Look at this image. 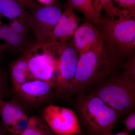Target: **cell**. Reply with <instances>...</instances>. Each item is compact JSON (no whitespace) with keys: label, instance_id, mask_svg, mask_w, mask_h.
Returning <instances> with one entry per match:
<instances>
[{"label":"cell","instance_id":"1","mask_svg":"<svg viewBox=\"0 0 135 135\" xmlns=\"http://www.w3.org/2000/svg\"><path fill=\"white\" fill-rule=\"evenodd\" d=\"M123 60L113 55L103 44L80 55L69 95L100 84L116 72Z\"/></svg>","mask_w":135,"mask_h":135},{"label":"cell","instance_id":"2","mask_svg":"<svg viewBox=\"0 0 135 135\" xmlns=\"http://www.w3.org/2000/svg\"><path fill=\"white\" fill-rule=\"evenodd\" d=\"M74 101L81 129L85 135H105L112 133L119 115L98 97L78 93Z\"/></svg>","mask_w":135,"mask_h":135},{"label":"cell","instance_id":"3","mask_svg":"<svg viewBox=\"0 0 135 135\" xmlns=\"http://www.w3.org/2000/svg\"><path fill=\"white\" fill-rule=\"evenodd\" d=\"M97 25L102 43L113 55L123 60L134 53L135 18L106 17Z\"/></svg>","mask_w":135,"mask_h":135},{"label":"cell","instance_id":"4","mask_svg":"<svg viewBox=\"0 0 135 135\" xmlns=\"http://www.w3.org/2000/svg\"><path fill=\"white\" fill-rule=\"evenodd\" d=\"M89 94L101 98L120 118L133 112L135 104V76L115 73L98 84Z\"/></svg>","mask_w":135,"mask_h":135},{"label":"cell","instance_id":"5","mask_svg":"<svg viewBox=\"0 0 135 135\" xmlns=\"http://www.w3.org/2000/svg\"><path fill=\"white\" fill-rule=\"evenodd\" d=\"M35 42L28 49V65L33 79L47 82L54 88L57 75V46L42 45V51H37Z\"/></svg>","mask_w":135,"mask_h":135},{"label":"cell","instance_id":"6","mask_svg":"<svg viewBox=\"0 0 135 135\" xmlns=\"http://www.w3.org/2000/svg\"><path fill=\"white\" fill-rule=\"evenodd\" d=\"M57 75L54 90L56 95H67L75 77L79 53L72 40L57 45Z\"/></svg>","mask_w":135,"mask_h":135},{"label":"cell","instance_id":"7","mask_svg":"<svg viewBox=\"0 0 135 135\" xmlns=\"http://www.w3.org/2000/svg\"><path fill=\"white\" fill-rule=\"evenodd\" d=\"M42 119L56 135H85L78 116L71 109L50 104L44 109Z\"/></svg>","mask_w":135,"mask_h":135},{"label":"cell","instance_id":"8","mask_svg":"<svg viewBox=\"0 0 135 135\" xmlns=\"http://www.w3.org/2000/svg\"><path fill=\"white\" fill-rule=\"evenodd\" d=\"M62 12L60 6L55 2L49 6H39L32 11L28 26L33 33L38 44L46 43Z\"/></svg>","mask_w":135,"mask_h":135},{"label":"cell","instance_id":"9","mask_svg":"<svg viewBox=\"0 0 135 135\" xmlns=\"http://www.w3.org/2000/svg\"><path fill=\"white\" fill-rule=\"evenodd\" d=\"M79 18L74 11L70 7H65L47 44L52 45H63L73 38L79 26Z\"/></svg>","mask_w":135,"mask_h":135},{"label":"cell","instance_id":"10","mask_svg":"<svg viewBox=\"0 0 135 135\" xmlns=\"http://www.w3.org/2000/svg\"><path fill=\"white\" fill-rule=\"evenodd\" d=\"M16 92L24 101L31 104H37L49 99L54 88L47 82L32 79L16 88Z\"/></svg>","mask_w":135,"mask_h":135},{"label":"cell","instance_id":"11","mask_svg":"<svg viewBox=\"0 0 135 135\" xmlns=\"http://www.w3.org/2000/svg\"><path fill=\"white\" fill-rule=\"evenodd\" d=\"M72 40L80 55L99 47L102 44L97 27L88 21L78 27Z\"/></svg>","mask_w":135,"mask_h":135},{"label":"cell","instance_id":"12","mask_svg":"<svg viewBox=\"0 0 135 135\" xmlns=\"http://www.w3.org/2000/svg\"><path fill=\"white\" fill-rule=\"evenodd\" d=\"M0 39L5 41L3 50L12 53L22 51L23 53L33 44L25 38L13 31L9 26L1 24L0 21Z\"/></svg>","mask_w":135,"mask_h":135},{"label":"cell","instance_id":"13","mask_svg":"<svg viewBox=\"0 0 135 135\" xmlns=\"http://www.w3.org/2000/svg\"><path fill=\"white\" fill-rule=\"evenodd\" d=\"M27 50L23 52L20 58L13 61L10 65L11 79L14 89L33 79L28 67Z\"/></svg>","mask_w":135,"mask_h":135},{"label":"cell","instance_id":"14","mask_svg":"<svg viewBox=\"0 0 135 135\" xmlns=\"http://www.w3.org/2000/svg\"><path fill=\"white\" fill-rule=\"evenodd\" d=\"M1 16L12 20L20 19L28 26L31 15L16 0H0V17Z\"/></svg>","mask_w":135,"mask_h":135},{"label":"cell","instance_id":"15","mask_svg":"<svg viewBox=\"0 0 135 135\" xmlns=\"http://www.w3.org/2000/svg\"><path fill=\"white\" fill-rule=\"evenodd\" d=\"M25 114L20 105L14 101L0 100V115L5 131L8 132L13 122Z\"/></svg>","mask_w":135,"mask_h":135},{"label":"cell","instance_id":"16","mask_svg":"<svg viewBox=\"0 0 135 135\" xmlns=\"http://www.w3.org/2000/svg\"><path fill=\"white\" fill-rule=\"evenodd\" d=\"M66 7L82 13L87 19L96 24L101 21V13L94 8L93 0H66L65 4V7Z\"/></svg>","mask_w":135,"mask_h":135},{"label":"cell","instance_id":"17","mask_svg":"<svg viewBox=\"0 0 135 135\" xmlns=\"http://www.w3.org/2000/svg\"><path fill=\"white\" fill-rule=\"evenodd\" d=\"M94 7L98 12L101 13L103 8L106 13L107 17L115 18L120 16H128L122 10L114 5L112 0H93Z\"/></svg>","mask_w":135,"mask_h":135},{"label":"cell","instance_id":"18","mask_svg":"<svg viewBox=\"0 0 135 135\" xmlns=\"http://www.w3.org/2000/svg\"><path fill=\"white\" fill-rule=\"evenodd\" d=\"M47 128L42 118L32 116L27 127L20 135H48Z\"/></svg>","mask_w":135,"mask_h":135},{"label":"cell","instance_id":"19","mask_svg":"<svg viewBox=\"0 0 135 135\" xmlns=\"http://www.w3.org/2000/svg\"><path fill=\"white\" fill-rule=\"evenodd\" d=\"M29 120V118L25 114L13 122L8 132L14 135H20L27 127Z\"/></svg>","mask_w":135,"mask_h":135},{"label":"cell","instance_id":"20","mask_svg":"<svg viewBox=\"0 0 135 135\" xmlns=\"http://www.w3.org/2000/svg\"><path fill=\"white\" fill-rule=\"evenodd\" d=\"M10 28L15 33L20 36L28 38L29 27L24 22L19 19L13 20V21L9 26Z\"/></svg>","mask_w":135,"mask_h":135},{"label":"cell","instance_id":"21","mask_svg":"<svg viewBox=\"0 0 135 135\" xmlns=\"http://www.w3.org/2000/svg\"><path fill=\"white\" fill-rule=\"evenodd\" d=\"M128 16L135 18V0H114Z\"/></svg>","mask_w":135,"mask_h":135},{"label":"cell","instance_id":"22","mask_svg":"<svg viewBox=\"0 0 135 135\" xmlns=\"http://www.w3.org/2000/svg\"><path fill=\"white\" fill-rule=\"evenodd\" d=\"M126 126L124 131L130 134L131 131L134 130L135 128V112H132L128 115L125 119L121 122Z\"/></svg>","mask_w":135,"mask_h":135},{"label":"cell","instance_id":"23","mask_svg":"<svg viewBox=\"0 0 135 135\" xmlns=\"http://www.w3.org/2000/svg\"><path fill=\"white\" fill-rule=\"evenodd\" d=\"M25 9H29L31 12L40 5L34 0H16Z\"/></svg>","mask_w":135,"mask_h":135},{"label":"cell","instance_id":"24","mask_svg":"<svg viewBox=\"0 0 135 135\" xmlns=\"http://www.w3.org/2000/svg\"><path fill=\"white\" fill-rule=\"evenodd\" d=\"M4 72L0 69V100L3 99L5 83Z\"/></svg>","mask_w":135,"mask_h":135},{"label":"cell","instance_id":"25","mask_svg":"<svg viewBox=\"0 0 135 135\" xmlns=\"http://www.w3.org/2000/svg\"><path fill=\"white\" fill-rule=\"evenodd\" d=\"M38 1L45 6L51 5L55 2V0H38Z\"/></svg>","mask_w":135,"mask_h":135},{"label":"cell","instance_id":"26","mask_svg":"<svg viewBox=\"0 0 135 135\" xmlns=\"http://www.w3.org/2000/svg\"><path fill=\"white\" fill-rule=\"evenodd\" d=\"M105 135H129V134H128V133H127V132H126V131H124V130L123 131H122V132H119V133H117V134H113L112 133H108V134H106Z\"/></svg>","mask_w":135,"mask_h":135},{"label":"cell","instance_id":"27","mask_svg":"<svg viewBox=\"0 0 135 135\" xmlns=\"http://www.w3.org/2000/svg\"><path fill=\"white\" fill-rule=\"evenodd\" d=\"M6 131L3 127L0 125V135H6L5 133Z\"/></svg>","mask_w":135,"mask_h":135},{"label":"cell","instance_id":"28","mask_svg":"<svg viewBox=\"0 0 135 135\" xmlns=\"http://www.w3.org/2000/svg\"><path fill=\"white\" fill-rule=\"evenodd\" d=\"M3 45L1 43V39H0V60L2 57L3 52Z\"/></svg>","mask_w":135,"mask_h":135},{"label":"cell","instance_id":"29","mask_svg":"<svg viewBox=\"0 0 135 135\" xmlns=\"http://www.w3.org/2000/svg\"><path fill=\"white\" fill-rule=\"evenodd\" d=\"M47 133L48 135H56L55 134H54V133H53L52 131H51L49 129L48 127L47 128Z\"/></svg>","mask_w":135,"mask_h":135}]
</instances>
